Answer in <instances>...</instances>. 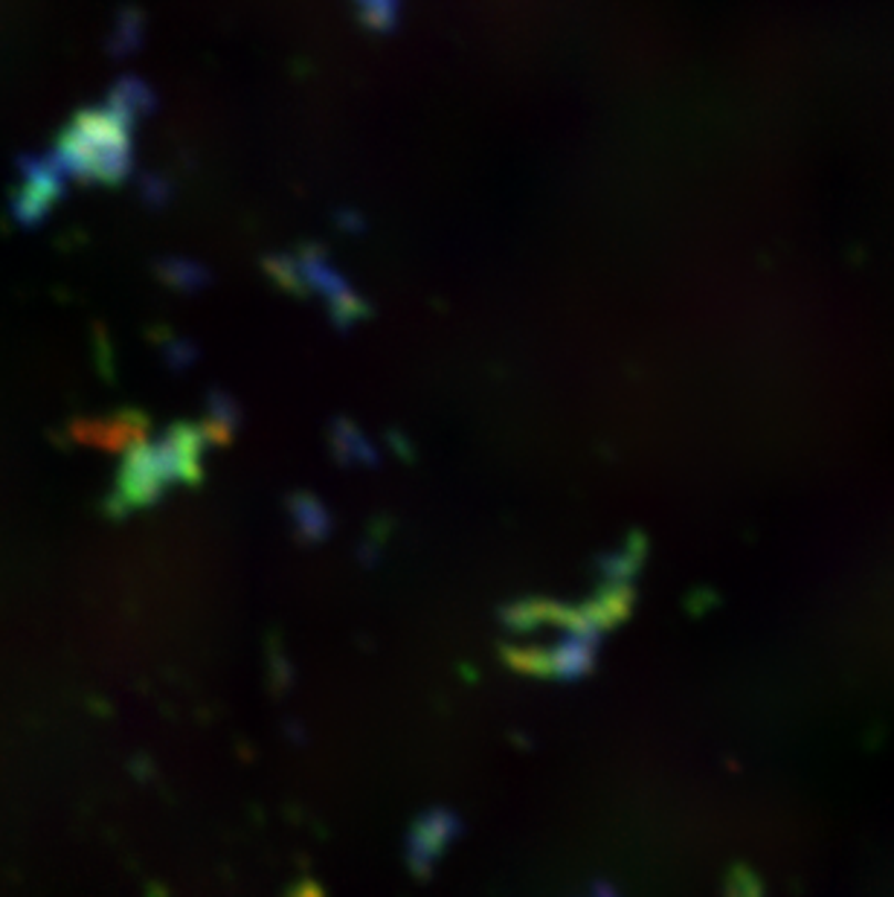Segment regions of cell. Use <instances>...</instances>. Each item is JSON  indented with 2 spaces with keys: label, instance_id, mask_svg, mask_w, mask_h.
Instances as JSON below:
<instances>
[{
  "label": "cell",
  "instance_id": "6da1fadb",
  "mask_svg": "<svg viewBox=\"0 0 894 897\" xmlns=\"http://www.w3.org/2000/svg\"><path fill=\"white\" fill-rule=\"evenodd\" d=\"M355 9H358L360 24L372 32L396 30L401 18V0H355Z\"/></svg>",
  "mask_w": 894,
  "mask_h": 897
}]
</instances>
